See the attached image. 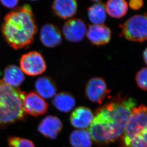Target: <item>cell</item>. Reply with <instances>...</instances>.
I'll return each instance as SVG.
<instances>
[{
    "label": "cell",
    "mask_w": 147,
    "mask_h": 147,
    "mask_svg": "<svg viewBox=\"0 0 147 147\" xmlns=\"http://www.w3.org/2000/svg\"><path fill=\"white\" fill-rule=\"evenodd\" d=\"M69 142L73 147H92V137L89 131L78 129L73 131L69 136Z\"/></svg>",
    "instance_id": "obj_20"
},
{
    "label": "cell",
    "mask_w": 147,
    "mask_h": 147,
    "mask_svg": "<svg viewBox=\"0 0 147 147\" xmlns=\"http://www.w3.org/2000/svg\"><path fill=\"white\" fill-rule=\"evenodd\" d=\"M26 93L0 81V126L21 121L25 118L23 100Z\"/></svg>",
    "instance_id": "obj_3"
},
{
    "label": "cell",
    "mask_w": 147,
    "mask_h": 147,
    "mask_svg": "<svg viewBox=\"0 0 147 147\" xmlns=\"http://www.w3.org/2000/svg\"><path fill=\"white\" fill-rule=\"evenodd\" d=\"M37 32L30 6L26 4L7 14L2 25L3 35L13 49L29 46Z\"/></svg>",
    "instance_id": "obj_1"
},
{
    "label": "cell",
    "mask_w": 147,
    "mask_h": 147,
    "mask_svg": "<svg viewBox=\"0 0 147 147\" xmlns=\"http://www.w3.org/2000/svg\"><path fill=\"white\" fill-rule=\"evenodd\" d=\"M23 107L25 113L34 117L45 114L48 108L45 100L34 92L25 94L23 100Z\"/></svg>",
    "instance_id": "obj_9"
},
{
    "label": "cell",
    "mask_w": 147,
    "mask_h": 147,
    "mask_svg": "<svg viewBox=\"0 0 147 147\" xmlns=\"http://www.w3.org/2000/svg\"><path fill=\"white\" fill-rule=\"evenodd\" d=\"M147 49H145L144 50V51H143V60H144V61L145 63V64H147Z\"/></svg>",
    "instance_id": "obj_26"
},
{
    "label": "cell",
    "mask_w": 147,
    "mask_h": 147,
    "mask_svg": "<svg viewBox=\"0 0 147 147\" xmlns=\"http://www.w3.org/2000/svg\"><path fill=\"white\" fill-rule=\"evenodd\" d=\"M53 104L57 110L63 113H68L75 107V99L73 95L67 92H61L55 95Z\"/></svg>",
    "instance_id": "obj_17"
},
{
    "label": "cell",
    "mask_w": 147,
    "mask_h": 147,
    "mask_svg": "<svg viewBox=\"0 0 147 147\" xmlns=\"http://www.w3.org/2000/svg\"><path fill=\"white\" fill-rule=\"evenodd\" d=\"M0 2L4 7L8 8H13L18 5V1H1Z\"/></svg>",
    "instance_id": "obj_25"
},
{
    "label": "cell",
    "mask_w": 147,
    "mask_h": 147,
    "mask_svg": "<svg viewBox=\"0 0 147 147\" xmlns=\"http://www.w3.org/2000/svg\"><path fill=\"white\" fill-rule=\"evenodd\" d=\"M21 69L27 75L35 76L40 75L46 69V64L42 54L31 51L22 56L20 60Z\"/></svg>",
    "instance_id": "obj_6"
},
{
    "label": "cell",
    "mask_w": 147,
    "mask_h": 147,
    "mask_svg": "<svg viewBox=\"0 0 147 147\" xmlns=\"http://www.w3.org/2000/svg\"><path fill=\"white\" fill-rule=\"evenodd\" d=\"M93 119L92 111L87 107L81 106L72 112L70 117V122L75 128L85 129L92 124Z\"/></svg>",
    "instance_id": "obj_13"
},
{
    "label": "cell",
    "mask_w": 147,
    "mask_h": 147,
    "mask_svg": "<svg viewBox=\"0 0 147 147\" xmlns=\"http://www.w3.org/2000/svg\"><path fill=\"white\" fill-rule=\"evenodd\" d=\"M107 83L101 77H93L88 82L85 87V95L93 103L100 104L110 93Z\"/></svg>",
    "instance_id": "obj_7"
},
{
    "label": "cell",
    "mask_w": 147,
    "mask_h": 147,
    "mask_svg": "<svg viewBox=\"0 0 147 147\" xmlns=\"http://www.w3.org/2000/svg\"><path fill=\"white\" fill-rule=\"evenodd\" d=\"M147 68L143 67L137 73L135 77V80L138 86L145 91H147Z\"/></svg>",
    "instance_id": "obj_23"
},
{
    "label": "cell",
    "mask_w": 147,
    "mask_h": 147,
    "mask_svg": "<svg viewBox=\"0 0 147 147\" xmlns=\"http://www.w3.org/2000/svg\"><path fill=\"white\" fill-rule=\"evenodd\" d=\"M129 7L134 10H139L143 5V1L142 0H131L129 2Z\"/></svg>",
    "instance_id": "obj_24"
},
{
    "label": "cell",
    "mask_w": 147,
    "mask_h": 147,
    "mask_svg": "<svg viewBox=\"0 0 147 147\" xmlns=\"http://www.w3.org/2000/svg\"><path fill=\"white\" fill-rule=\"evenodd\" d=\"M25 80L24 73L15 65H9L4 71L3 81L12 87L17 88Z\"/></svg>",
    "instance_id": "obj_16"
},
{
    "label": "cell",
    "mask_w": 147,
    "mask_h": 147,
    "mask_svg": "<svg viewBox=\"0 0 147 147\" xmlns=\"http://www.w3.org/2000/svg\"><path fill=\"white\" fill-rule=\"evenodd\" d=\"M85 22L81 19L74 18L65 22L63 27V32L67 40L72 42L82 41L87 32Z\"/></svg>",
    "instance_id": "obj_8"
},
{
    "label": "cell",
    "mask_w": 147,
    "mask_h": 147,
    "mask_svg": "<svg viewBox=\"0 0 147 147\" xmlns=\"http://www.w3.org/2000/svg\"><path fill=\"white\" fill-rule=\"evenodd\" d=\"M88 9L89 20L94 24H103L106 19V11L105 4L101 1H95Z\"/></svg>",
    "instance_id": "obj_18"
},
{
    "label": "cell",
    "mask_w": 147,
    "mask_h": 147,
    "mask_svg": "<svg viewBox=\"0 0 147 147\" xmlns=\"http://www.w3.org/2000/svg\"><path fill=\"white\" fill-rule=\"evenodd\" d=\"M35 87L38 94L43 98H51L57 92L56 83L50 77L39 78L35 82Z\"/></svg>",
    "instance_id": "obj_15"
},
{
    "label": "cell",
    "mask_w": 147,
    "mask_h": 147,
    "mask_svg": "<svg viewBox=\"0 0 147 147\" xmlns=\"http://www.w3.org/2000/svg\"><path fill=\"white\" fill-rule=\"evenodd\" d=\"M52 8L56 16L67 19L76 14L78 5L74 0H56L53 3Z\"/></svg>",
    "instance_id": "obj_14"
},
{
    "label": "cell",
    "mask_w": 147,
    "mask_h": 147,
    "mask_svg": "<svg viewBox=\"0 0 147 147\" xmlns=\"http://www.w3.org/2000/svg\"><path fill=\"white\" fill-rule=\"evenodd\" d=\"M122 147H147V131L128 140H121Z\"/></svg>",
    "instance_id": "obj_21"
},
{
    "label": "cell",
    "mask_w": 147,
    "mask_h": 147,
    "mask_svg": "<svg viewBox=\"0 0 147 147\" xmlns=\"http://www.w3.org/2000/svg\"><path fill=\"white\" fill-rule=\"evenodd\" d=\"M63 128V123L57 117L49 115L41 121L38 127V130L45 137L54 140Z\"/></svg>",
    "instance_id": "obj_10"
},
{
    "label": "cell",
    "mask_w": 147,
    "mask_h": 147,
    "mask_svg": "<svg viewBox=\"0 0 147 147\" xmlns=\"http://www.w3.org/2000/svg\"><path fill=\"white\" fill-rule=\"evenodd\" d=\"M8 142L11 147H35L31 140L18 137L9 138Z\"/></svg>",
    "instance_id": "obj_22"
},
{
    "label": "cell",
    "mask_w": 147,
    "mask_h": 147,
    "mask_svg": "<svg viewBox=\"0 0 147 147\" xmlns=\"http://www.w3.org/2000/svg\"><path fill=\"white\" fill-rule=\"evenodd\" d=\"M147 24L146 14L135 15L122 25V33L128 40L143 42L147 40Z\"/></svg>",
    "instance_id": "obj_4"
},
{
    "label": "cell",
    "mask_w": 147,
    "mask_h": 147,
    "mask_svg": "<svg viewBox=\"0 0 147 147\" xmlns=\"http://www.w3.org/2000/svg\"><path fill=\"white\" fill-rule=\"evenodd\" d=\"M136 105L137 101L135 98L118 95L96 111L94 118L107 128L112 142L122 135L132 111Z\"/></svg>",
    "instance_id": "obj_2"
},
{
    "label": "cell",
    "mask_w": 147,
    "mask_h": 147,
    "mask_svg": "<svg viewBox=\"0 0 147 147\" xmlns=\"http://www.w3.org/2000/svg\"><path fill=\"white\" fill-rule=\"evenodd\" d=\"M40 37L42 43L47 47H55L62 42L61 31L53 24H46L42 27Z\"/></svg>",
    "instance_id": "obj_12"
},
{
    "label": "cell",
    "mask_w": 147,
    "mask_h": 147,
    "mask_svg": "<svg viewBox=\"0 0 147 147\" xmlns=\"http://www.w3.org/2000/svg\"><path fill=\"white\" fill-rule=\"evenodd\" d=\"M105 7L106 13L117 19L125 16L128 10V3L124 0H110L107 1Z\"/></svg>",
    "instance_id": "obj_19"
},
{
    "label": "cell",
    "mask_w": 147,
    "mask_h": 147,
    "mask_svg": "<svg viewBox=\"0 0 147 147\" xmlns=\"http://www.w3.org/2000/svg\"><path fill=\"white\" fill-rule=\"evenodd\" d=\"M147 107L143 104L133 109L121 140H128L147 131Z\"/></svg>",
    "instance_id": "obj_5"
},
{
    "label": "cell",
    "mask_w": 147,
    "mask_h": 147,
    "mask_svg": "<svg viewBox=\"0 0 147 147\" xmlns=\"http://www.w3.org/2000/svg\"><path fill=\"white\" fill-rule=\"evenodd\" d=\"M88 39L93 45H102L110 42L111 32L110 28L104 24L90 25L87 30Z\"/></svg>",
    "instance_id": "obj_11"
}]
</instances>
